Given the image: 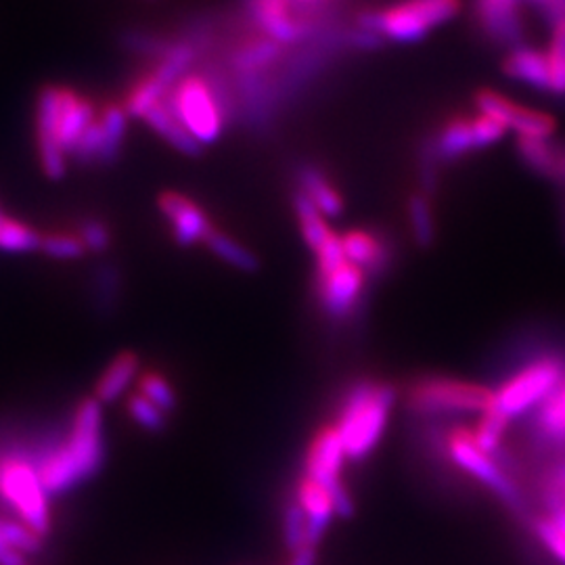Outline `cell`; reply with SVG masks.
I'll use <instances>...</instances> for the list:
<instances>
[{"instance_id": "6da1fadb", "label": "cell", "mask_w": 565, "mask_h": 565, "mask_svg": "<svg viewBox=\"0 0 565 565\" xmlns=\"http://www.w3.org/2000/svg\"><path fill=\"white\" fill-rule=\"evenodd\" d=\"M30 457L51 499L70 494L93 480L107 459L103 404L95 396L84 398L74 408L67 427L36 429Z\"/></svg>"}, {"instance_id": "7a4b0ae2", "label": "cell", "mask_w": 565, "mask_h": 565, "mask_svg": "<svg viewBox=\"0 0 565 565\" xmlns=\"http://www.w3.org/2000/svg\"><path fill=\"white\" fill-rule=\"evenodd\" d=\"M97 116L95 102L78 90L61 84L42 88L36 99V147L42 172L49 179L65 177L72 151Z\"/></svg>"}, {"instance_id": "3957f363", "label": "cell", "mask_w": 565, "mask_h": 565, "mask_svg": "<svg viewBox=\"0 0 565 565\" xmlns=\"http://www.w3.org/2000/svg\"><path fill=\"white\" fill-rule=\"evenodd\" d=\"M0 505L42 539L51 532V497L30 457V431L0 429Z\"/></svg>"}, {"instance_id": "277c9868", "label": "cell", "mask_w": 565, "mask_h": 565, "mask_svg": "<svg viewBox=\"0 0 565 565\" xmlns=\"http://www.w3.org/2000/svg\"><path fill=\"white\" fill-rule=\"evenodd\" d=\"M398 392L394 385L363 380L343 394L335 429L350 461H363L384 438Z\"/></svg>"}, {"instance_id": "5b68a950", "label": "cell", "mask_w": 565, "mask_h": 565, "mask_svg": "<svg viewBox=\"0 0 565 565\" xmlns=\"http://www.w3.org/2000/svg\"><path fill=\"white\" fill-rule=\"evenodd\" d=\"M231 103V86L214 72H189L166 97L170 111L202 147L221 139Z\"/></svg>"}, {"instance_id": "8992f818", "label": "cell", "mask_w": 565, "mask_h": 565, "mask_svg": "<svg viewBox=\"0 0 565 565\" xmlns=\"http://www.w3.org/2000/svg\"><path fill=\"white\" fill-rule=\"evenodd\" d=\"M461 11V0H396L384 9H364L354 25L377 34L382 41L415 44Z\"/></svg>"}, {"instance_id": "52a82bcc", "label": "cell", "mask_w": 565, "mask_h": 565, "mask_svg": "<svg viewBox=\"0 0 565 565\" xmlns=\"http://www.w3.org/2000/svg\"><path fill=\"white\" fill-rule=\"evenodd\" d=\"M564 380V359L543 356L530 361L494 390L492 411L503 415L507 422L518 419L545 403Z\"/></svg>"}, {"instance_id": "ba28073f", "label": "cell", "mask_w": 565, "mask_h": 565, "mask_svg": "<svg viewBox=\"0 0 565 565\" xmlns=\"http://www.w3.org/2000/svg\"><path fill=\"white\" fill-rule=\"evenodd\" d=\"M494 403V390L450 377H424L408 390V406L417 415L486 413Z\"/></svg>"}, {"instance_id": "9c48e42d", "label": "cell", "mask_w": 565, "mask_h": 565, "mask_svg": "<svg viewBox=\"0 0 565 565\" xmlns=\"http://www.w3.org/2000/svg\"><path fill=\"white\" fill-rule=\"evenodd\" d=\"M446 452L452 459V463L457 465L459 469H463L465 473H469L473 480L482 482L501 501H505L507 505L520 507L522 503L520 488L511 480L503 463H497V457L488 455L478 446V443L473 440L471 429L457 427V429L448 431Z\"/></svg>"}, {"instance_id": "30bf717a", "label": "cell", "mask_w": 565, "mask_h": 565, "mask_svg": "<svg viewBox=\"0 0 565 565\" xmlns=\"http://www.w3.org/2000/svg\"><path fill=\"white\" fill-rule=\"evenodd\" d=\"M505 135L507 128L501 121L482 114L476 118L457 116L446 121L438 135L425 145V153L436 163L452 162L501 141Z\"/></svg>"}, {"instance_id": "8fae6325", "label": "cell", "mask_w": 565, "mask_h": 565, "mask_svg": "<svg viewBox=\"0 0 565 565\" xmlns=\"http://www.w3.org/2000/svg\"><path fill=\"white\" fill-rule=\"evenodd\" d=\"M366 281L363 268L348 260L329 273H315L317 302L324 317L335 323L354 317L363 308Z\"/></svg>"}, {"instance_id": "7c38bea8", "label": "cell", "mask_w": 565, "mask_h": 565, "mask_svg": "<svg viewBox=\"0 0 565 565\" xmlns=\"http://www.w3.org/2000/svg\"><path fill=\"white\" fill-rule=\"evenodd\" d=\"M128 120L130 116L121 105H105L99 109L97 120L82 135L70 160L81 166H111L120 158L124 149L128 137Z\"/></svg>"}, {"instance_id": "4fadbf2b", "label": "cell", "mask_w": 565, "mask_h": 565, "mask_svg": "<svg viewBox=\"0 0 565 565\" xmlns=\"http://www.w3.org/2000/svg\"><path fill=\"white\" fill-rule=\"evenodd\" d=\"M348 461L340 431L335 425H327L317 431L306 450L303 478L324 486L329 494L343 488L342 469Z\"/></svg>"}, {"instance_id": "5bb4252c", "label": "cell", "mask_w": 565, "mask_h": 565, "mask_svg": "<svg viewBox=\"0 0 565 565\" xmlns=\"http://www.w3.org/2000/svg\"><path fill=\"white\" fill-rule=\"evenodd\" d=\"M158 207L170 224L172 239L181 247H193L205 242L207 233L214 228L202 205L177 191H163L158 198Z\"/></svg>"}, {"instance_id": "9a60e30c", "label": "cell", "mask_w": 565, "mask_h": 565, "mask_svg": "<svg viewBox=\"0 0 565 565\" xmlns=\"http://www.w3.org/2000/svg\"><path fill=\"white\" fill-rule=\"evenodd\" d=\"M476 15L488 41L511 49L524 44L520 0H476Z\"/></svg>"}, {"instance_id": "2e32d148", "label": "cell", "mask_w": 565, "mask_h": 565, "mask_svg": "<svg viewBox=\"0 0 565 565\" xmlns=\"http://www.w3.org/2000/svg\"><path fill=\"white\" fill-rule=\"evenodd\" d=\"M343 254L348 263L363 268L369 279L382 277L394 263V247L384 235L354 228L342 235Z\"/></svg>"}, {"instance_id": "e0dca14e", "label": "cell", "mask_w": 565, "mask_h": 565, "mask_svg": "<svg viewBox=\"0 0 565 565\" xmlns=\"http://www.w3.org/2000/svg\"><path fill=\"white\" fill-rule=\"evenodd\" d=\"M296 499L306 513V545L319 546L335 518L331 494L324 486L317 484L302 476V480L298 482Z\"/></svg>"}, {"instance_id": "ac0fdd59", "label": "cell", "mask_w": 565, "mask_h": 565, "mask_svg": "<svg viewBox=\"0 0 565 565\" xmlns=\"http://www.w3.org/2000/svg\"><path fill=\"white\" fill-rule=\"evenodd\" d=\"M503 72L511 81L522 82L541 93H551V70L545 51L532 46H515L507 53Z\"/></svg>"}, {"instance_id": "d6986e66", "label": "cell", "mask_w": 565, "mask_h": 565, "mask_svg": "<svg viewBox=\"0 0 565 565\" xmlns=\"http://www.w3.org/2000/svg\"><path fill=\"white\" fill-rule=\"evenodd\" d=\"M139 375H141V359L135 352H120L103 369L93 396L102 404L116 403L121 396L128 394V390L135 382H139Z\"/></svg>"}, {"instance_id": "ffe728a7", "label": "cell", "mask_w": 565, "mask_h": 565, "mask_svg": "<svg viewBox=\"0 0 565 565\" xmlns=\"http://www.w3.org/2000/svg\"><path fill=\"white\" fill-rule=\"evenodd\" d=\"M296 181H298V189L317 205V210L323 214L324 218H335L342 214V193L333 182L329 181L323 168H319L317 163H300L296 170Z\"/></svg>"}, {"instance_id": "44dd1931", "label": "cell", "mask_w": 565, "mask_h": 565, "mask_svg": "<svg viewBox=\"0 0 565 565\" xmlns=\"http://www.w3.org/2000/svg\"><path fill=\"white\" fill-rule=\"evenodd\" d=\"M532 438L545 448L565 446V380L539 406L532 419Z\"/></svg>"}, {"instance_id": "7402d4cb", "label": "cell", "mask_w": 565, "mask_h": 565, "mask_svg": "<svg viewBox=\"0 0 565 565\" xmlns=\"http://www.w3.org/2000/svg\"><path fill=\"white\" fill-rule=\"evenodd\" d=\"M142 121L182 156H189V158L202 156V145L193 139V135L182 126L181 121L177 120V116L170 111L166 102L156 105Z\"/></svg>"}, {"instance_id": "603a6c76", "label": "cell", "mask_w": 565, "mask_h": 565, "mask_svg": "<svg viewBox=\"0 0 565 565\" xmlns=\"http://www.w3.org/2000/svg\"><path fill=\"white\" fill-rule=\"evenodd\" d=\"M203 245H205L214 256H218L223 263L233 266V268H237V270H242V273H256V270L260 268L258 256H256L249 247H245V245L237 242L235 237L226 235L224 231L216 228V226L207 233Z\"/></svg>"}, {"instance_id": "cb8c5ba5", "label": "cell", "mask_w": 565, "mask_h": 565, "mask_svg": "<svg viewBox=\"0 0 565 565\" xmlns=\"http://www.w3.org/2000/svg\"><path fill=\"white\" fill-rule=\"evenodd\" d=\"M121 296V273L111 263H99L90 277V300L99 315H111Z\"/></svg>"}, {"instance_id": "d4e9b609", "label": "cell", "mask_w": 565, "mask_h": 565, "mask_svg": "<svg viewBox=\"0 0 565 565\" xmlns=\"http://www.w3.org/2000/svg\"><path fill=\"white\" fill-rule=\"evenodd\" d=\"M294 210H296V218H298L300 231H302L303 242L312 252H317L333 235V231L327 224V218L300 189H296V193H294Z\"/></svg>"}, {"instance_id": "484cf974", "label": "cell", "mask_w": 565, "mask_h": 565, "mask_svg": "<svg viewBox=\"0 0 565 565\" xmlns=\"http://www.w3.org/2000/svg\"><path fill=\"white\" fill-rule=\"evenodd\" d=\"M518 156L520 160L534 170L536 174H543L548 179H555L557 172V163H559V156L562 151L548 141V139H525V137H518Z\"/></svg>"}, {"instance_id": "4316f807", "label": "cell", "mask_w": 565, "mask_h": 565, "mask_svg": "<svg viewBox=\"0 0 565 565\" xmlns=\"http://www.w3.org/2000/svg\"><path fill=\"white\" fill-rule=\"evenodd\" d=\"M42 233L34 226L15 218H2L0 223V252L7 254H32L41 252Z\"/></svg>"}, {"instance_id": "83f0119b", "label": "cell", "mask_w": 565, "mask_h": 565, "mask_svg": "<svg viewBox=\"0 0 565 565\" xmlns=\"http://www.w3.org/2000/svg\"><path fill=\"white\" fill-rule=\"evenodd\" d=\"M406 216H408V226L413 233V239L419 247H429L436 242V218L429 198L425 193H415L411 195L408 205H406Z\"/></svg>"}, {"instance_id": "f1b7e54d", "label": "cell", "mask_w": 565, "mask_h": 565, "mask_svg": "<svg viewBox=\"0 0 565 565\" xmlns=\"http://www.w3.org/2000/svg\"><path fill=\"white\" fill-rule=\"evenodd\" d=\"M137 392L149 403L162 408L168 417L179 408V394L160 371H142L137 382Z\"/></svg>"}, {"instance_id": "f546056e", "label": "cell", "mask_w": 565, "mask_h": 565, "mask_svg": "<svg viewBox=\"0 0 565 565\" xmlns=\"http://www.w3.org/2000/svg\"><path fill=\"white\" fill-rule=\"evenodd\" d=\"M534 534L546 551L565 565V509L534 520Z\"/></svg>"}, {"instance_id": "4dcf8cb0", "label": "cell", "mask_w": 565, "mask_h": 565, "mask_svg": "<svg viewBox=\"0 0 565 565\" xmlns=\"http://www.w3.org/2000/svg\"><path fill=\"white\" fill-rule=\"evenodd\" d=\"M0 539L7 545L13 546L15 551L23 553L25 557L41 555L42 548H44V539L41 534H36L28 525L21 524L20 520H15V518L0 515Z\"/></svg>"}, {"instance_id": "1f68e13d", "label": "cell", "mask_w": 565, "mask_h": 565, "mask_svg": "<svg viewBox=\"0 0 565 565\" xmlns=\"http://www.w3.org/2000/svg\"><path fill=\"white\" fill-rule=\"evenodd\" d=\"M507 427H509V422H507L505 417L490 408V411L482 413L478 427L471 429V434H473V440L478 443L482 450H486L492 457H499L501 455V446H503V438H505Z\"/></svg>"}, {"instance_id": "d6a6232c", "label": "cell", "mask_w": 565, "mask_h": 565, "mask_svg": "<svg viewBox=\"0 0 565 565\" xmlns=\"http://www.w3.org/2000/svg\"><path fill=\"white\" fill-rule=\"evenodd\" d=\"M126 411H128V417L132 419V424L139 425L149 434H162L163 429L168 427V415L156 404L149 403L139 392L128 396Z\"/></svg>"}, {"instance_id": "836d02e7", "label": "cell", "mask_w": 565, "mask_h": 565, "mask_svg": "<svg viewBox=\"0 0 565 565\" xmlns=\"http://www.w3.org/2000/svg\"><path fill=\"white\" fill-rule=\"evenodd\" d=\"M41 252L53 260H81L88 252L76 233L53 231L42 235Z\"/></svg>"}, {"instance_id": "e575fe53", "label": "cell", "mask_w": 565, "mask_h": 565, "mask_svg": "<svg viewBox=\"0 0 565 565\" xmlns=\"http://www.w3.org/2000/svg\"><path fill=\"white\" fill-rule=\"evenodd\" d=\"M281 534L282 545L291 555L306 545V513L296 494L282 505Z\"/></svg>"}, {"instance_id": "d590c367", "label": "cell", "mask_w": 565, "mask_h": 565, "mask_svg": "<svg viewBox=\"0 0 565 565\" xmlns=\"http://www.w3.org/2000/svg\"><path fill=\"white\" fill-rule=\"evenodd\" d=\"M548 70H551V93L565 95V18L553 25L551 49L546 53Z\"/></svg>"}, {"instance_id": "8d00e7d4", "label": "cell", "mask_w": 565, "mask_h": 565, "mask_svg": "<svg viewBox=\"0 0 565 565\" xmlns=\"http://www.w3.org/2000/svg\"><path fill=\"white\" fill-rule=\"evenodd\" d=\"M76 235L81 237L84 247L88 254H105L111 243H114V235L109 224L97 218V216H84L78 223Z\"/></svg>"}, {"instance_id": "74e56055", "label": "cell", "mask_w": 565, "mask_h": 565, "mask_svg": "<svg viewBox=\"0 0 565 565\" xmlns=\"http://www.w3.org/2000/svg\"><path fill=\"white\" fill-rule=\"evenodd\" d=\"M0 565H28V557L0 539Z\"/></svg>"}, {"instance_id": "f35d334b", "label": "cell", "mask_w": 565, "mask_h": 565, "mask_svg": "<svg viewBox=\"0 0 565 565\" xmlns=\"http://www.w3.org/2000/svg\"><path fill=\"white\" fill-rule=\"evenodd\" d=\"M317 564V546L303 545L294 553V559L289 565H315Z\"/></svg>"}, {"instance_id": "ab89813d", "label": "cell", "mask_w": 565, "mask_h": 565, "mask_svg": "<svg viewBox=\"0 0 565 565\" xmlns=\"http://www.w3.org/2000/svg\"><path fill=\"white\" fill-rule=\"evenodd\" d=\"M555 181H559L562 184H565V151H562V156H559L557 172H555Z\"/></svg>"}, {"instance_id": "60d3db41", "label": "cell", "mask_w": 565, "mask_h": 565, "mask_svg": "<svg viewBox=\"0 0 565 565\" xmlns=\"http://www.w3.org/2000/svg\"><path fill=\"white\" fill-rule=\"evenodd\" d=\"M534 4H539L541 7V11H545L546 7L553 2V0H532Z\"/></svg>"}, {"instance_id": "b9f144b4", "label": "cell", "mask_w": 565, "mask_h": 565, "mask_svg": "<svg viewBox=\"0 0 565 565\" xmlns=\"http://www.w3.org/2000/svg\"><path fill=\"white\" fill-rule=\"evenodd\" d=\"M2 218H4V214H2V212H0V223H2Z\"/></svg>"}, {"instance_id": "7bdbcfd3", "label": "cell", "mask_w": 565, "mask_h": 565, "mask_svg": "<svg viewBox=\"0 0 565 565\" xmlns=\"http://www.w3.org/2000/svg\"><path fill=\"white\" fill-rule=\"evenodd\" d=\"M564 228H565V203H564Z\"/></svg>"}]
</instances>
